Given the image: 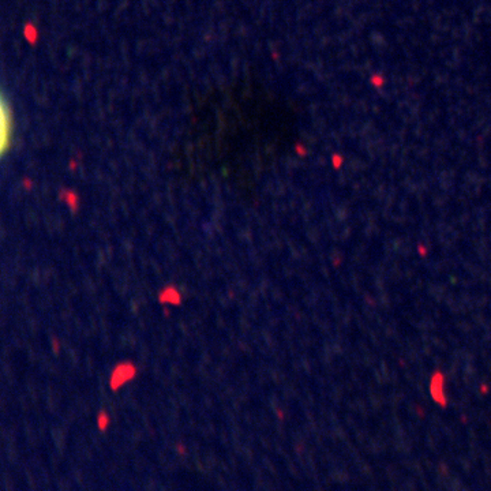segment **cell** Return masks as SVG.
<instances>
[{"mask_svg":"<svg viewBox=\"0 0 491 491\" xmlns=\"http://www.w3.org/2000/svg\"><path fill=\"white\" fill-rule=\"evenodd\" d=\"M7 115H8V111H7V108L3 105V146H6V144L8 142L7 135L10 134V127H11V122H10V119L7 118Z\"/></svg>","mask_w":491,"mask_h":491,"instance_id":"cell-1","label":"cell"}]
</instances>
